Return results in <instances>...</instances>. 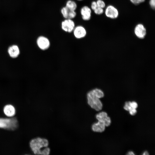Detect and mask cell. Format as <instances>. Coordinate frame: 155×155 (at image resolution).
Returning a JSON list of instances; mask_svg holds the SVG:
<instances>
[{
    "label": "cell",
    "mask_w": 155,
    "mask_h": 155,
    "mask_svg": "<svg viewBox=\"0 0 155 155\" xmlns=\"http://www.w3.org/2000/svg\"><path fill=\"white\" fill-rule=\"evenodd\" d=\"M30 146L35 154L49 155L50 149L48 147L49 142L44 138L40 137L32 139L30 143Z\"/></svg>",
    "instance_id": "obj_1"
},
{
    "label": "cell",
    "mask_w": 155,
    "mask_h": 155,
    "mask_svg": "<svg viewBox=\"0 0 155 155\" xmlns=\"http://www.w3.org/2000/svg\"><path fill=\"white\" fill-rule=\"evenodd\" d=\"M75 26L73 19H65L61 23V28L62 30L69 33L72 32Z\"/></svg>",
    "instance_id": "obj_4"
},
{
    "label": "cell",
    "mask_w": 155,
    "mask_h": 155,
    "mask_svg": "<svg viewBox=\"0 0 155 155\" xmlns=\"http://www.w3.org/2000/svg\"><path fill=\"white\" fill-rule=\"evenodd\" d=\"M93 11L94 13L97 15H101L104 12L103 8L98 7Z\"/></svg>",
    "instance_id": "obj_17"
},
{
    "label": "cell",
    "mask_w": 155,
    "mask_h": 155,
    "mask_svg": "<svg viewBox=\"0 0 155 155\" xmlns=\"http://www.w3.org/2000/svg\"><path fill=\"white\" fill-rule=\"evenodd\" d=\"M134 32L136 36L141 39L144 38L147 33L146 28L141 23H139L136 25L134 28Z\"/></svg>",
    "instance_id": "obj_8"
},
{
    "label": "cell",
    "mask_w": 155,
    "mask_h": 155,
    "mask_svg": "<svg viewBox=\"0 0 155 155\" xmlns=\"http://www.w3.org/2000/svg\"><path fill=\"white\" fill-rule=\"evenodd\" d=\"M77 0L78 1H83L84 0Z\"/></svg>",
    "instance_id": "obj_24"
},
{
    "label": "cell",
    "mask_w": 155,
    "mask_h": 155,
    "mask_svg": "<svg viewBox=\"0 0 155 155\" xmlns=\"http://www.w3.org/2000/svg\"><path fill=\"white\" fill-rule=\"evenodd\" d=\"M69 11L70 10L65 6L63 7L61 9V13L64 19L68 18Z\"/></svg>",
    "instance_id": "obj_16"
},
{
    "label": "cell",
    "mask_w": 155,
    "mask_h": 155,
    "mask_svg": "<svg viewBox=\"0 0 155 155\" xmlns=\"http://www.w3.org/2000/svg\"><path fill=\"white\" fill-rule=\"evenodd\" d=\"M104 12L107 17L112 19L117 18L119 16L118 9L114 6L111 5H108L105 8Z\"/></svg>",
    "instance_id": "obj_5"
},
{
    "label": "cell",
    "mask_w": 155,
    "mask_h": 155,
    "mask_svg": "<svg viewBox=\"0 0 155 155\" xmlns=\"http://www.w3.org/2000/svg\"><path fill=\"white\" fill-rule=\"evenodd\" d=\"M3 111L6 116L9 117L13 116L15 115L16 112L15 108L11 104L5 105L4 107Z\"/></svg>",
    "instance_id": "obj_12"
},
{
    "label": "cell",
    "mask_w": 155,
    "mask_h": 155,
    "mask_svg": "<svg viewBox=\"0 0 155 155\" xmlns=\"http://www.w3.org/2000/svg\"><path fill=\"white\" fill-rule=\"evenodd\" d=\"M104 96L102 91L98 88H95L89 91L87 94V98L88 104L96 111L101 110L102 104L99 98Z\"/></svg>",
    "instance_id": "obj_2"
},
{
    "label": "cell",
    "mask_w": 155,
    "mask_h": 155,
    "mask_svg": "<svg viewBox=\"0 0 155 155\" xmlns=\"http://www.w3.org/2000/svg\"><path fill=\"white\" fill-rule=\"evenodd\" d=\"M130 1L135 5H138L144 2L145 0H129Z\"/></svg>",
    "instance_id": "obj_19"
},
{
    "label": "cell",
    "mask_w": 155,
    "mask_h": 155,
    "mask_svg": "<svg viewBox=\"0 0 155 155\" xmlns=\"http://www.w3.org/2000/svg\"><path fill=\"white\" fill-rule=\"evenodd\" d=\"M98 7L104 9L106 7V3L103 0H97L96 1Z\"/></svg>",
    "instance_id": "obj_18"
},
{
    "label": "cell",
    "mask_w": 155,
    "mask_h": 155,
    "mask_svg": "<svg viewBox=\"0 0 155 155\" xmlns=\"http://www.w3.org/2000/svg\"><path fill=\"white\" fill-rule=\"evenodd\" d=\"M36 43L38 47L42 50L48 49L50 46V42L49 39L47 37L42 36L38 37Z\"/></svg>",
    "instance_id": "obj_6"
},
{
    "label": "cell",
    "mask_w": 155,
    "mask_h": 155,
    "mask_svg": "<svg viewBox=\"0 0 155 155\" xmlns=\"http://www.w3.org/2000/svg\"><path fill=\"white\" fill-rule=\"evenodd\" d=\"M105 126L103 124L98 122L92 125V129L94 132H101L104 130Z\"/></svg>",
    "instance_id": "obj_13"
},
{
    "label": "cell",
    "mask_w": 155,
    "mask_h": 155,
    "mask_svg": "<svg viewBox=\"0 0 155 155\" xmlns=\"http://www.w3.org/2000/svg\"><path fill=\"white\" fill-rule=\"evenodd\" d=\"M149 4L151 8L154 9L155 7V0H150Z\"/></svg>",
    "instance_id": "obj_21"
},
{
    "label": "cell",
    "mask_w": 155,
    "mask_h": 155,
    "mask_svg": "<svg viewBox=\"0 0 155 155\" xmlns=\"http://www.w3.org/2000/svg\"><path fill=\"white\" fill-rule=\"evenodd\" d=\"M98 6L96 1H93L91 2L90 8L92 10H94Z\"/></svg>",
    "instance_id": "obj_20"
},
{
    "label": "cell",
    "mask_w": 155,
    "mask_h": 155,
    "mask_svg": "<svg viewBox=\"0 0 155 155\" xmlns=\"http://www.w3.org/2000/svg\"><path fill=\"white\" fill-rule=\"evenodd\" d=\"M65 6L69 9L73 11H76L78 6L76 3L73 0H68Z\"/></svg>",
    "instance_id": "obj_14"
},
{
    "label": "cell",
    "mask_w": 155,
    "mask_h": 155,
    "mask_svg": "<svg viewBox=\"0 0 155 155\" xmlns=\"http://www.w3.org/2000/svg\"><path fill=\"white\" fill-rule=\"evenodd\" d=\"M8 52L9 56L13 58L17 57L20 54V50L18 46L15 45L9 47Z\"/></svg>",
    "instance_id": "obj_11"
},
{
    "label": "cell",
    "mask_w": 155,
    "mask_h": 155,
    "mask_svg": "<svg viewBox=\"0 0 155 155\" xmlns=\"http://www.w3.org/2000/svg\"><path fill=\"white\" fill-rule=\"evenodd\" d=\"M148 152L147 151H145L143 153V155H149Z\"/></svg>",
    "instance_id": "obj_23"
},
{
    "label": "cell",
    "mask_w": 155,
    "mask_h": 155,
    "mask_svg": "<svg viewBox=\"0 0 155 155\" xmlns=\"http://www.w3.org/2000/svg\"><path fill=\"white\" fill-rule=\"evenodd\" d=\"M72 32L75 38L78 39L84 38L87 33L86 28L81 25L75 26Z\"/></svg>",
    "instance_id": "obj_7"
},
{
    "label": "cell",
    "mask_w": 155,
    "mask_h": 155,
    "mask_svg": "<svg viewBox=\"0 0 155 155\" xmlns=\"http://www.w3.org/2000/svg\"><path fill=\"white\" fill-rule=\"evenodd\" d=\"M96 117L98 122L104 124L105 126H108L110 125L111 120L106 112H102L96 115Z\"/></svg>",
    "instance_id": "obj_10"
},
{
    "label": "cell",
    "mask_w": 155,
    "mask_h": 155,
    "mask_svg": "<svg viewBox=\"0 0 155 155\" xmlns=\"http://www.w3.org/2000/svg\"><path fill=\"white\" fill-rule=\"evenodd\" d=\"M130 102L129 101L126 102L124 108L126 111H129L130 114L131 115H134L136 114L137 111L136 108L133 107L131 106Z\"/></svg>",
    "instance_id": "obj_15"
},
{
    "label": "cell",
    "mask_w": 155,
    "mask_h": 155,
    "mask_svg": "<svg viewBox=\"0 0 155 155\" xmlns=\"http://www.w3.org/2000/svg\"><path fill=\"white\" fill-rule=\"evenodd\" d=\"M92 10L87 5L82 6L80 9V13L82 19L85 21L90 20L92 16Z\"/></svg>",
    "instance_id": "obj_9"
},
{
    "label": "cell",
    "mask_w": 155,
    "mask_h": 155,
    "mask_svg": "<svg viewBox=\"0 0 155 155\" xmlns=\"http://www.w3.org/2000/svg\"><path fill=\"white\" fill-rule=\"evenodd\" d=\"M18 126V122L16 118H0V128L9 130H14Z\"/></svg>",
    "instance_id": "obj_3"
},
{
    "label": "cell",
    "mask_w": 155,
    "mask_h": 155,
    "mask_svg": "<svg viewBox=\"0 0 155 155\" xmlns=\"http://www.w3.org/2000/svg\"><path fill=\"white\" fill-rule=\"evenodd\" d=\"M127 155H134L132 151H130L127 154Z\"/></svg>",
    "instance_id": "obj_22"
}]
</instances>
